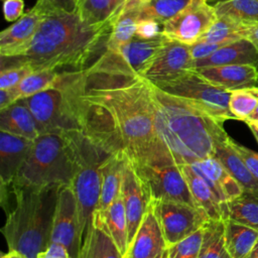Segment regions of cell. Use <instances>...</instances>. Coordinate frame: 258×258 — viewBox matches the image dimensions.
<instances>
[{"mask_svg": "<svg viewBox=\"0 0 258 258\" xmlns=\"http://www.w3.org/2000/svg\"><path fill=\"white\" fill-rule=\"evenodd\" d=\"M151 86L142 76L76 71L73 108L80 130L106 153L134 164L174 163L155 134Z\"/></svg>", "mask_w": 258, "mask_h": 258, "instance_id": "6da1fadb", "label": "cell"}, {"mask_svg": "<svg viewBox=\"0 0 258 258\" xmlns=\"http://www.w3.org/2000/svg\"><path fill=\"white\" fill-rule=\"evenodd\" d=\"M114 20L91 25L81 18L78 10L70 13L49 7L27 51L22 56L8 58L27 61L34 71L85 70L88 61L106 50Z\"/></svg>", "mask_w": 258, "mask_h": 258, "instance_id": "7a4b0ae2", "label": "cell"}, {"mask_svg": "<svg viewBox=\"0 0 258 258\" xmlns=\"http://www.w3.org/2000/svg\"><path fill=\"white\" fill-rule=\"evenodd\" d=\"M151 85L155 134L174 163L191 164L214 157L217 145L229 137L224 122Z\"/></svg>", "mask_w": 258, "mask_h": 258, "instance_id": "3957f363", "label": "cell"}, {"mask_svg": "<svg viewBox=\"0 0 258 258\" xmlns=\"http://www.w3.org/2000/svg\"><path fill=\"white\" fill-rule=\"evenodd\" d=\"M62 186L10 187L14 206L6 210L2 228L9 250L37 258L50 244L51 229L59 190Z\"/></svg>", "mask_w": 258, "mask_h": 258, "instance_id": "277c9868", "label": "cell"}, {"mask_svg": "<svg viewBox=\"0 0 258 258\" xmlns=\"http://www.w3.org/2000/svg\"><path fill=\"white\" fill-rule=\"evenodd\" d=\"M75 170L72 132L41 134L10 187L71 185Z\"/></svg>", "mask_w": 258, "mask_h": 258, "instance_id": "5b68a950", "label": "cell"}, {"mask_svg": "<svg viewBox=\"0 0 258 258\" xmlns=\"http://www.w3.org/2000/svg\"><path fill=\"white\" fill-rule=\"evenodd\" d=\"M76 170L72 181L79 214L82 245L92 225L101 192V165L108 155L82 131L72 132Z\"/></svg>", "mask_w": 258, "mask_h": 258, "instance_id": "8992f818", "label": "cell"}, {"mask_svg": "<svg viewBox=\"0 0 258 258\" xmlns=\"http://www.w3.org/2000/svg\"><path fill=\"white\" fill-rule=\"evenodd\" d=\"M74 76L75 71H64L52 87L21 99L37 121L41 134L81 131L73 108Z\"/></svg>", "mask_w": 258, "mask_h": 258, "instance_id": "52a82bcc", "label": "cell"}, {"mask_svg": "<svg viewBox=\"0 0 258 258\" xmlns=\"http://www.w3.org/2000/svg\"><path fill=\"white\" fill-rule=\"evenodd\" d=\"M154 86L190 102L222 122L235 120L229 109L231 92L212 84L195 70H189L170 82Z\"/></svg>", "mask_w": 258, "mask_h": 258, "instance_id": "ba28073f", "label": "cell"}, {"mask_svg": "<svg viewBox=\"0 0 258 258\" xmlns=\"http://www.w3.org/2000/svg\"><path fill=\"white\" fill-rule=\"evenodd\" d=\"M166 39L162 33L147 39L134 36L132 40L115 50H105L86 70L90 74L142 76Z\"/></svg>", "mask_w": 258, "mask_h": 258, "instance_id": "9c48e42d", "label": "cell"}, {"mask_svg": "<svg viewBox=\"0 0 258 258\" xmlns=\"http://www.w3.org/2000/svg\"><path fill=\"white\" fill-rule=\"evenodd\" d=\"M167 247L202 229L210 218L201 208L185 203L151 200Z\"/></svg>", "mask_w": 258, "mask_h": 258, "instance_id": "30bf717a", "label": "cell"}, {"mask_svg": "<svg viewBox=\"0 0 258 258\" xmlns=\"http://www.w3.org/2000/svg\"><path fill=\"white\" fill-rule=\"evenodd\" d=\"M132 165L145 183L151 200L180 202L198 207L179 165L175 163L163 165L132 163Z\"/></svg>", "mask_w": 258, "mask_h": 258, "instance_id": "8fae6325", "label": "cell"}, {"mask_svg": "<svg viewBox=\"0 0 258 258\" xmlns=\"http://www.w3.org/2000/svg\"><path fill=\"white\" fill-rule=\"evenodd\" d=\"M217 19V12L208 0H192L163 24L162 34L168 39L192 45L200 41Z\"/></svg>", "mask_w": 258, "mask_h": 258, "instance_id": "7c38bea8", "label": "cell"}, {"mask_svg": "<svg viewBox=\"0 0 258 258\" xmlns=\"http://www.w3.org/2000/svg\"><path fill=\"white\" fill-rule=\"evenodd\" d=\"M50 243L62 245L70 258H79L82 249L77 200L71 185L60 188L54 213Z\"/></svg>", "mask_w": 258, "mask_h": 258, "instance_id": "4fadbf2b", "label": "cell"}, {"mask_svg": "<svg viewBox=\"0 0 258 258\" xmlns=\"http://www.w3.org/2000/svg\"><path fill=\"white\" fill-rule=\"evenodd\" d=\"M192 62L190 45L167 38L142 77L153 85L167 83L192 70Z\"/></svg>", "mask_w": 258, "mask_h": 258, "instance_id": "5bb4252c", "label": "cell"}, {"mask_svg": "<svg viewBox=\"0 0 258 258\" xmlns=\"http://www.w3.org/2000/svg\"><path fill=\"white\" fill-rule=\"evenodd\" d=\"M48 6L37 0L35 5L0 33V54L3 57L22 56L29 48Z\"/></svg>", "mask_w": 258, "mask_h": 258, "instance_id": "9a60e30c", "label": "cell"}, {"mask_svg": "<svg viewBox=\"0 0 258 258\" xmlns=\"http://www.w3.org/2000/svg\"><path fill=\"white\" fill-rule=\"evenodd\" d=\"M121 197L127 217L130 244L151 203V197L145 183L127 158L124 160L122 172Z\"/></svg>", "mask_w": 258, "mask_h": 258, "instance_id": "2e32d148", "label": "cell"}, {"mask_svg": "<svg viewBox=\"0 0 258 258\" xmlns=\"http://www.w3.org/2000/svg\"><path fill=\"white\" fill-rule=\"evenodd\" d=\"M33 140L0 131V181L1 190L12 185L25 162Z\"/></svg>", "mask_w": 258, "mask_h": 258, "instance_id": "e0dca14e", "label": "cell"}, {"mask_svg": "<svg viewBox=\"0 0 258 258\" xmlns=\"http://www.w3.org/2000/svg\"><path fill=\"white\" fill-rule=\"evenodd\" d=\"M167 249L161 228L150 203L137 232L130 242L125 258H154Z\"/></svg>", "mask_w": 258, "mask_h": 258, "instance_id": "ac0fdd59", "label": "cell"}, {"mask_svg": "<svg viewBox=\"0 0 258 258\" xmlns=\"http://www.w3.org/2000/svg\"><path fill=\"white\" fill-rule=\"evenodd\" d=\"M212 84L228 91L258 87V68L253 64H225L195 69Z\"/></svg>", "mask_w": 258, "mask_h": 258, "instance_id": "d6986e66", "label": "cell"}, {"mask_svg": "<svg viewBox=\"0 0 258 258\" xmlns=\"http://www.w3.org/2000/svg\"><path fill=\"white\" fill-rule=\"evenodd\" d=\"M190 166L207 181L223 205H227L228 201L239 197L244 190L215 156L194 162Z\"/></svg>", "mask_w": 258, "mask_h": 258, "instance_id": "ffe728a7", "label": "cell"}, {"mask_svg": "<svg viewBox=\"0 0 258 258\" xmlns=\"http://www.w3.org/2000/svg\"><path fill=\"white\" fill-rule=\"evenodd\" d=\"M225 64H253L258 68V49L256 45L247 38L230 42L209 56L194 60L192 70Z\"/></svg>", "mask_w": 258, "mask_h": 258, "instance_id": "44dd1931", "label": "cell"}, {"mask_svg": "<svg viewBox=\"0 0 258 258\" xmlns=\"http://www.w3.org/2000/svg\"><path fill=\"white\" fill-rule=\"evenodd\" d=\"M92 224L106 232L125 257L128 246V224L121 195L102 213H94Z\"/></svg>", "mask_w": 258, "mask_h": 258, "instance_id": "7402d4cb", "label": "cell"}, {"mask_svg": "<svg viewBox=\"0 0 258 258\" xmlns=\"http://www.w3.org/2000/svg\"><path fill=\"white\" fill-rule=\"evenodd\" d=\"M179 166L197 206L205 211L210 220H227V205L219 201L207 181L194 170L190 164Z\"/></svg>", "mask_w": 258, "mask_h": 258, "instance_id": "603a6c76", "label": "cell"}, {"mask_svg": "<svg viewBox=\"0 0 258 258\" xmlns=\"http://www.w3.org/2000/svg\"><path fill=\"white\" fill-rule=\"evenodd\" d=\"M0 131L30 140L41 135L37 121L21 99L0 110Z\"/></svg>", "mask_w": 258, "mask_h": 258, "instance_id": "cb8c5ba5", "label": "cell"}, {"mask_svg": "<svg viewBox=\"0 0 258 258\" xmlns=\"http://www.w3.org/2000/svg\"><path fill=\"white\" fill-rule=\"evenodd\" d=\"M141 4L142 0H126L113 22L106 50H115L133 39L140 20Z\"/></svg>", "mask_w": 258, "mask_h": 258, "instance_id": "d4e9b609", "label": "cell"}, {"mask_svg": "<svg viewBox=\"0 0 258 258\" xmlns=\"http://www.w3.org/2000/svg\"><path fill=\"white\" fill-rule=\"evenodd\" d=\"M125 158L108 154L101 165V192L94 213L106 211L121 195L122 172Z\"/></svg>", "mask_w": 258, "mask_h": 258, "instance_id": "484cf974", "label": "cell"}, {"mask_svg": "<svg viewBox=\"0 0 258 258\" xmlns=\"http://www.w3.org/2000/svg\"><path fill=\"white\" fill-rule=\"evenodd\" d=\"M215 157L241 184L244 190H258V181L250 173L242 157L233 147L230 136L217 145Z\"/></svg>", "mask_w": 258, "mask_h": 258, "instance_id": "4316f807", "label": "cell"}, {"mask_svg": "<svg viewBox=\"0 0 258 258\" xmlns=\"http://www.w3.org/2000/svg\"><path fill=\"white\" fill-rule=\"evenodd\" d=\"M225 243L232 258H245L258 241V230L247 225L225 220Z\"/></svg>", "mask_w": 258, "mask_h": 258, "instance_id": "83f0119b", "label": "cell"}, {"mask_svg": "<svg viewBox=\"0 0 258 258\" xmlns=\"http://www.w3.org/2000/svg\"><path fill=\"white\" fill-rule=\"evenodd\" d=\"M126 0H80L78 12L88 24L95 25L114 20Z\"/></svg>", "mask_w": 258, "mask_h": 258, "instance_id": "f1b7e54d", "label": "cell"}, {"mask_svg": "<svg viewBox=\"0 0 258 258\" xmlns=\"http://www.w3.org/2000/svg\"><path fill=\"white\" fill-rule=\"evenodd\" d=\"M79 258H125L109 235L91 225Z\"/></svg>", "mask_w": 258, "mask_h": 258, "instance_id": "f546056e", "label": "cell"}, {"mask_svg": "<svg viewBox=\"0 0 258 258\" xmlns=\"http://www.w3.org/2000/svg\"><path fill=\"white\" fill-rule=\"evenodd\" d=\"M218 17L254 26L258 24V0H220L213 3Z\"/></svg>", "mask_w": 258, "mask_h": 258, "instance_id": "4dcf8cb0", "label": "cell"}, {"mask_svg": "<svg viewBox=\"0 0 258 258\" xmlns=\"http://www.w3.org/2000/svg\"><path fill=\"white\" fill-rule=\"evenodd\" d=\"M227 214L228 219L258 230V190H243L228 201Z\"/></svg>", "mask_w": 258, "mask_h": 258, "instance_id": "1f68e13d", "label": "cell"}, {"mask_svg": "<svg viewBox=\"0 0 258 258\" xmlns=\"http://www.w3.org/2000/svg\"><path fill=\"white\" fill-rule=\"evenodd\" d=\"M198 258H232L225 243L224 220H210L204 226L203 241Z\"/></svg>", "mask_w": 258, "mask_h": 258, "instance_id": "d6a6232c", "label": "cell"}, {"mask_svg": "<svg viewBox=\"0 0 258 258\" xmlns=\"http://www.w3.org/2000/svg\"><path fill=\"white\" fill-rule=\"evenodd\" d=\"M251 27L226 17H218L199 42H233L247 38Z\"/></svg>", "mask_w": 258, "mask_h": 258, "instance_id": "836d02e7", "label": "cell"}, {"mask_svg": "<svg viewBox=\"0 0 258 258\" xmlns=\"http://www.w3.org/2000/svg\"><path fill=\"white\" fill-rule=\"evenodd\" d=\"M192 0H142L140 19H153L164 24Z\"/></svg>", "mask_w": 258, "mask_h": 258, "instance_id": "e575fe53", "label": "cell"}, {"mask_svg": "<svg viewBox=\"0 0 258 258\" xmlns=\"http://www.w3.org/2000/svg\"><path fill=\"white\" fill-rule=\"evenodd\" d=\"M59 75L60 73L57 70L52 69L34 71L23 79L15 89L20 99H24L52 87L59 78Z\"/></svg>", "mask_w": 258, "mask_h": 258, "instance_id": "d590c367", "label": "cell"}, {"mask_svg": "<svg viewBox=\"0 0 258 258\" xmlns=\"http://www.w3.org/2000/svg\"><path fill=\"white\" fill-rule=\"evenodd\" d=\"M258 106V87L231 91L229 109L235 120L246 121Z\"/></svg>", "mask_w": 258, "mask_h": 258, "instance_id": "8d00e7d4", "label": "cell"}, {"mask_svg": "<svg viewBox=\"0 0 258 258\" xmlns=\"http://www.w3.org/2000/svg\"><path fill=\"white\" fill-rule=\"evenodd\" d=\"M8 60L7 67H2L0 72V89H10L16 87L28 75L34 72L33 67L27 62L15 58L3 57Z\"/></svg>", "mask_w": 258, "mask_h": 258, "instance_id": "74e56055", "label": "cell"}, {"mask_svg": "<svg viewBox=\"0 0 258 258\" xmlns=\"http://www.w3.org/2000/svg\"><path fill=\"white\" fill-rule=\"evenodd\" d=\"M204 235V227L185 239L167 247L168 258H198Z\"/></svg>", "mask_w": 258, "mask_h": 258, "instance_id": "f35d334b", "label": "cell"}, {"mask_svg": "<svg viewBox=\"0 0 258 258\" xmlns=\"http://www.w3.org/2000/svg\"><path fill=\"white\" fill-rule=\"evenodd\" d=\"M231 143H232L233 147L235 148V150L242 157V159L245 162L250 173L258 181V153L242 144L235 142L232 138H231Z\"/></svg>", "mask_w": 258, "mask_h": 258, "instance_id": "ab89813d", "label": "cell"}, {"mask_svg": "<svg viewBox=\"0 0 258 258\" xmlns=\"http://www.w3.org/2000/svg\"><path fill=\"white\" fill-rule=\"evenodd\" d=\"M162 24L153 19H140L135 36L143 39L152 38L162 33Z\"/></svg>", "mask_w": 258, "mask_h": 258, "instance_id": "60d3db41", "label": "cell"}, {"mask_svg": "<svg viewBox=\"0 0 258 258\" xmlns=\"http://www.w3.org/2000/svg\"><path fill=\"white\" fill-rule=\"evenodd\" d=\"M230 42H197L190 45V52L194 60L209 56L222 46Z\"/></svg>", "mask_w": 258, "mask_h": 258, "instance_id": "b9f144b4", "label": "cell"}, {"mask_svg": "<svg viewBox=\"0 0 258 258\" xmlns=\"http://www.w3.org/2000/svg\"><path fill=\"white\" fill-rule=\"evenodd\" d=\"M23 0H3V13L7 21H16L23 15Z\"/></svg>", "mask_w": 258, "mask_h": 258, "instance_id": "7bdbcfd3", "label": "cell"}, {"mask_svg": "<svg viewBox=\"0 0 258 258\" xmlns=\"http://www.w3.org/2000/svg\"><path fill=\"white\" fill-rule=\"evenodd\" d=\"M37 258H70V254L62 245L50 243L45 250L38 253Z\"/></svg>", "mask_w": 258, "mask_h": 258, "instance_id": "ee69618b", "label": "cell"}, {"mask_svg": "<svg viewBox=\"0 0 258 258\" xmlns=\"http://www.w3.org/2000/svg\"><path fill=\"white\" fill-rule=\"evenodd\" d=\"M49 6L50 8L57 9L64 12H76L79 7L80 0H39Z\"/></svg>", "mask_w": 258, "mask_h": 258, "instance_id": "f6af8a7d", "label": "cell"}, {"mask_svg": "<svg viewBox=\"0 0 258 258\" xmlns=\"http://www.w3.org/2000/svg\"><path fill=\"white\" fill-rule=\"evenodd\" d=\"M20 100L15 87L10 89H0V110L14 104Z\"/></svg>", "mask_w": 258, "mask_h": 258, "instance_id": "bcb514c9", "label": "cell"}, {"mask_svg": "<svg viewBox=\"0 0 258 258\" xmlns=\"http://www.w3.org/2000/svg\"><path fill=\"white\" fill-rule=\"evenodd\" d=\"M247 39L251 40L252 42H258V24L252 26V27L249 29Z\"/></svg>", "mask_w": 258, "mask_h": 258, "instance_id": "7dc6e473", "label": "cell"}, {"mask_svg": "<svg viewBox=\"0 0 258 258\" xmlns=\"http://www.w3.org/2000/svg\"><path fill=\"white\" fill-rule=\"evenodd\" d=\"M1 258H27V257L24 256L23 254L17 252V251L9 250L7 253L3 254V255L1 256Z\"/></svg>", "mask_w": 258, "mask_h": 258, "instance_id": "c3c4849f", "label": "cell"}, {"mask_svg": "<svg viewBox=\"0 0 258 258\" xmlns=\"http://www.w3.org/2000/svg\"><path fill=\"white\" fill-rule=\"evenodd\" d=\"M245 258H258V241L251 250V252Z\"/></svg>", "mask_w": 258, "mask_h": 258, "instance_id": "681fc988", "label": "cell"}, {"mask_svg": "<svg viewBox=\"0 0 258 258\" xmlns=\"http://www.w3.org/2000/svg\"><path fill=\"white\" fill-rule=\"evenodd\" d=\"M246 121H258V106H257L256 110L252 113V115H251ZM246 121H245V122H246Z\"/></svg>", "mask_w": 258, "mask_h": 258, "instance_id": "f907efd6", "label": "cell"}, {"mask_svg": "<svg viewBox=\"0 0 258 258\" xmlns=\"http://www.w3.org/2000/svg\"><path fill=\"white\" fill-rule=\"evenodd\" d=\"M250 129L258 130V121H246L245 122Z\"/></svg>", "mask_w": 258, "mask_h": 258, "instance_id": "816d5d0a", "label": "cell"}, {"mask_svg": "<svg viewBox=\"0 0 258 258\" xmlns=\"http://www.w3.org/2000/svg\"><path fill=\"white\" fill-rule=\"evenodd\" d=\"M154 258H168V256H167V249H165L164 251H162V252H160L156 257H154Z\"/></svg>", "mask_w": 258, "mask_h": 258, "instance_id": "f5cc1de1", "label": "cell"}, {"mask_svg": "<svg viewBox=\"0 0 258 258\" xmlns=\"http://www.w3.org/2000/svg\"><path fill=\"white\" fill-rule=\"evenodd\" d=\"M250 130L252 131V133H253V135H254V137H255V139L258 143V130H256V129H250Z\"/></svg>", "mask_w": 258, "mask_h": 258, "instance_id": "db71d44e", "label": "cell"}, {"mask_svg": "<svg viewBox=\"0 0 258 258\" xmlns=\"http://www.w3.org/2000/svg\"><path fill=\"white\" fill-rule=\"evenodd\" d=\"M217 1H220V0H208V2H210L211 4H213V3H215V2H217Z\"/></svg>", "mask_w": 258, "mask_h": 258, "instance_id": "11a10c76", "label": "cell"}, {"mask_svg": "<svg viewBox=\"0 0 258 258\" xmlns=\"http://www.w3.org/2000/svg\"><path fill=\"white\" fill-rule=\"evenodd\" d=\"M255 45H256V47H257V49H258V42H253Z\"/></svg>", "mask_w": 258, "mask_h": 258, "instance_id": "9f6ffc18", "label": "cell"}]
</instances>
